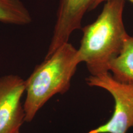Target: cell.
I'll return each mask as SVG.
<instances>
[{
  "label": "cell",
  "mask_w": 133,
  "mask_h": 133,
  "mask_svg": "<svg viewBox=\"0 0 133 133\" xmlns=\"http://www.w3.org/2000/svg\"><path fill=\"white\" fill-rule=\"evenodd\" d=\"M96 0H59L56 21L45 57L69 42L71 33L80 29L84 14L92 10Z\"/></svg>",
  "instance_id": "5"
},
{
  "label": "cell",
  "mask_w": 133,
  "mask_h": 133,
  "mask_svg": "<svg viewBox=\"0 0 133 133\" xmlns=\"http://www.w3.org/2000/svg\"><path fill=\"white\" fill-rule=\"evenodd\" d=\"M86 81L88 86L107 91L115 103L109 120L87 133H126L133 128V83L118 80L110 71L99 75H89Z\"/></svg>",
  "instance_id": "3"
},
{
  "label": "cell",
  "mask_w": 133,
  "mask_h": 133,
  "mask_svg": "<svg viewBox=\"0 0 133 133\" xmlns=\"http://www.w3.org/2000/svg\"><path fill=\"white\" fill-rule=\"evenodd\" d=\"M109 71L118 80L133 83V37L129 35L117 57L109 64Z\"/></svg>",
  "instance_id": "6"
},
{
  "label": "cell",
  "mask_w": 133,
  "mask_h": 133,
  "mask_svg": "<svg viewBox=\"0 0 133 133\" xmlns=\"http://www.w3.org/2000/svg\"><path fill=\"white\" fill-rule=\"evenodd\" d=\"M30 12L21 0H0V22L25 25L31 22Z\"/></svg>",
  "instance_id": "7"
},
{
  "label": "cell",
  "mask_w": 133,
  "mask_h": 133,
  "mask_svg": "<svg viewBox=\"0 0 133 133\" xmlns=\"http://www.w3.org/2000/svg\"><path fill=\"white\" fill-rule=\"evenodd\" d=\"M25 80L16 75L0 76V133H19L25 122L21 99Z\"/></svg>",
  "instance_id": "4"
},
{
  "label": "cell",
  "mask_w": 133,
  "mask_h": 133,
  "mask_svg": "<svg viewBox=\"0 0 133 133\" xmlns=\"http://www.w3.org/2000/svg\"><path fill=\"white\" fill-rule=\"evenodd\" d=\"M79 64L77 49L68 42L35 68L25 80L26 98L23 106L25 122L32 121L52 96L69 90L71 78Z\"/></svg>",
  "instance_id": "2"
},
{
  "label": "cell",
  "mask_w": 133,
  "mask_h": 133,
  "mask_svg": "<svg viewBox=\"0 0 133 133\" xmlns=\"http://www.w3.org/2000/svg\"><path fill=\"white\" fill-rule=\"evenodd\" d=\"M109 1V0H96V2L94 3V5H93L92 9H94L96 7H97V6H99L101 3H102L103 2H105V1ZM124 1H125V0H124ZM129 1L133 3V0H129Z\"/></svg>",
  "instance_id": "8"
},
{
  "label": "cell",
  "mask_w": 133,
  "mask_h": 133,
  "mask_svg": "<svg viewBox=\"0 0 133 133\" xmlns=\"http://www.w3.org/2000/svg\"><path fill=\"white\" fill-rule=\"evenodd\" d=\"M124 3V0L105 1L96 21L82 29L78 57L79 63H85L90 75L109 72L110 63L122 49L128 35L123 19Z\"/></svg>",
  "instance_id": "1"
}]
</instances>
